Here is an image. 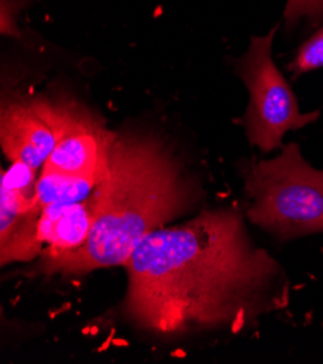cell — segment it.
I'll return each instance as SVG.
<instances>
[{
  "instance_id": "cell-1",
  "label": "cell",
  "mask_w": 323,
  "mask_h": 364,
  "mask_svg": "<svg viewBox=\"0 0 323 364\" xmlns=\"http://www.w3.org/2000/svg\"><path fill=\"white\" fill-rule=\"evenodd\" d=\"M246 223L243 205L231 203L143 237L124 264V319L157 340L236 338L285 309L290 277Z\"/></svg>"
},
{
  "instance_id": "cell-2",
  "label": "cell",
  "mask_w": 323,
  "mask_h": 364,
  "mask_svg": "<svg viewBox=\"0 0 323 364\" xmlns=\"http://www.w3.org/2000/svg\"><path fill=\"white\" fill-rule=\"evenodd\" d=\"M202 188L165 141L148 132H116L93 193L96 218L86 245L41 259L47 274H86L124 266L136 244L197 206Z\"/></svg>"
},
{
  "instance_id": "cell-3",
  "label": "cell",
  "mask_w": 323,
  "mask_h": 364,
  "mask_svg": "<svg viewBox=\"0 0 323 364\" xmlns=\"http://www.w3.org/2000/svg\"><path fill=\"white\" fill-rule=\"evenodd\" d=\"M238 168L249 224L280 242L323 234V170L299 144H284L274 159H245Z\"/></svg>"
},
{
  "instance_id": "cell-4",
  "label": "cell",
  "mask_w": 323,
  "mask_h": 364,
  "mask_svg": "<svg viewBox=\"0 0 323 364\" xmlns=\"http://www.w3.org/2000/svg\"><path fill=\"white\" fill-rule=\"evenodd\" d=\"M278 25L261 36H253L248 51L234 61L236 76L249 93L242 118L246 138L253 147L270 154L283 147L287 132L299 131L320 117V111L303 114L290 83L273 60V41Z\"/></svg>"
},
{
  "instance_id": "cell-5",
  "label": "cell",
  "mask_w": 323,
  "mask_h": 364,
  "mask_svg": "<svg viewBox=\"0 0 323 364\" xmlns=\"http://www.w3.org/2000/svg\"><path fill=\"white\" fill-rule=\"evenodd\" d=\"M57 144L44 167L80 177H99L106 171L116 132L68 95H41Z\"/></svg>"
},
{
  "instance_id": "cell-6",
  "label": "cell",
  "mask_w": 323,
  "mask_h": 364,
  "mask_svg": "<svg viewBox=\"0 0 323 364\" xmlns=\"http://www.w3.org/2000/svg\"><path fill=\"white\" fill-rule=\"evenodd\" d=\"M57 144L41 96L4 100L0 114V145L11 163L32 168L44 166Z\"/></svg>"
},
{
  "instance_id": "cell-7",
  "label": "cell",
  "mask_w": 323,
  "mask_h": 364,
  "mask_svg": "<svg viewBox=\"0 0 323 364\" xmlns=\"http://www.w3.org/2000/svg\"><path fill=\"white\" fill-rule=\"evenodd\" d=\"M94 218L93 195L83 202L44 206L38 220V238L44 244L40 257H57L83 248L90 238Z\"/></svg>"
},
{
  "instance_id": "cell-8",
  "label": "cell",
  "mask_w": 323,
  "mask_h": 364,
  "mask_svg": "<svg viewBox=\"0 0 323 364\" xmlns=\"http://www.w3.org/2000/svg\"><path fill=\"white\" fill-rule=\"evenodd\" d=\"M99 181V177L71 176L44 167L37 181V203L44 208L51 203L83 202L94 193Z\"/></svg>"
},
{
  "instance_id": "cell-9",
  "label": "cell",
  "mask_w": 323,
  "mask_h": 364,
  "mask_svg": "<svg viewBox=\"0 0 323 364\" xmlns=\"http://www.w3.org/2000/svg\"><path fill=\"white\" fill-rule=\"evenodd\" d=\"M319 68H323V25L297 50L296 57L289 64L293 79Z\"/></svg>"
},
{
  "instance_id": "cell-10",
  "label": "cell",
  "mask_w": 323,
  "mask_h": 364,
  "mask_svg": "<svg viewBox=\"0 0 323 364\" xmlns=\"http://www.w3.org/2000/svg\"><path fill=\"white\" fill-rule=\"evenodd\" d=\"M305 19L310 23L323 19V0H287L284 9L285 28L292 29Z\"/></svg>"
}]
</instances>
